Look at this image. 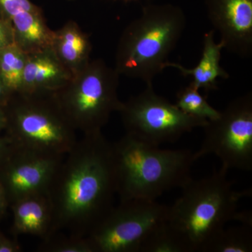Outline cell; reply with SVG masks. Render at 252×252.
Here are the masks:
<instances>
[{"instance_id": "cell-15", "label": "cell", "mask_w": 252, "mask_h": 252, "mask_svg": "<svg viewBox=\"0 0 252 252\" xmlns=\"http://www.w3.org/2000/svg\"><path fill=\"white\" fill-rule=\"evenodd\" d=\"M12 210V233L30 235L45 240L51 234L52 210L46 195H33L10 205Z\"/></svg>"}, {"instance_id": "cell-1", "label": "cell", "mask_w": 252, "mask_h": 252, "mask_svg": "<svg viewBox=\"0 0 252 252\" xmlns=\"http://www.w3.org/2000/svg\"><path fill=\"white\" fill-rule=\"evenodd\" d=\"M116 194L113 144L102 131L82 135L63 158L46 193L52 210L51 235L63 231L88 236L114 206Z\"/></svg>"}, {"instance_id": "cell-3", "label": "cell", "mask_w": 252, "mask_h": 252, "mask_svg": "<svg viewBox=\"0 0 252 252\" xmlns=\"http://www.w3.org/2000/svg\"><path fill=\"white\" fill-rule=\"evenodd\" d=\"M187 19L180 6L148 4L123 32L115 56L119 75L140 79L146 86L165 68L185 32Z\"/></svg>"}, {"instance_id": "cell-26", "label": "cell", "mask_w": 252, "mask_h": 252, "mask_svg": "<svg viewBox=\"0 0 252 252\" xmlns=\"http://www.w3.org/2000/svg\"><path fill=\"white\" fill-rule=\"evenodd\" d=\"M12 94L6 87L2 77L0 74V104L6 105Z\"/></svg>"}, {"instance_id": "cell-27", "label": "cell", "mask_w": 252, "mask_h": 252, "mask_svg": "<svg viewBox=\"0 0 252 252\" xmlns=\"http://www.w3.org/2000/svg\"><path fill=\"white\" fill-rule=\"evenodd\" d=\"M11 144L12 142L7 135H5L4 133L0 135V160L9 150Z\"/></svg>"}, {"instance_id": "cell-28", "label": "cell", "mask_w": 252, "mask_h": 252, "mask_svg": "<svg viewBox=\"0 0 252 252\" xmlns=\"http://www.w3.org/2000/svg\"><path fill=\"white\" fill-rule=\"evenodd\" d=\"M235 220L241 222L242 224L252 226V212L249 211V210H247V211L238 212V214H237Z\"/></svg>"}, {"instance_id": "cell-17", "label": "cell", "mask_w": 252, "mask_h": 252, "mask_svg": "<svg viewBox=\"0 0 252 252\" xmlns=\"http://www.w3.org/2000/svg\"><path fill=\"white\" fill-rule=\"evenodd\" d=\"M252 226L222 228L209 239L200 252H252Z\"/></svg>"}, {"instance_id": "cell-18", "label": "cell", "mask_w": 252, "mask_h": 252, "mask_svg": "<svg viewBox=\"0 0 252 252\" xmlns=\"http://www.w3.org/2000/svg\"><path fill=\"white\" fill-rule=\"evenodd\" d=\"M28 54L16 44L0 49V74L12 94L21 89Z\"/></svg>"}, {"instance_id": "cell-2", "label": "cell", "mask_w": 252, "mask_h": 252, "mask_svg": "<svg viewBox=\"0 0 252 252\" xmlns=\"http://www.w3.org/2000/svg\"><path fill=\"white\" fill-rule=\"evenodd\" d=\"M117 195L120 200H157L162 194L182 188L191 180L196 161L189 149H162L126 133L113 143Z\"/></svg>"}, {"instance_id": "cell-10", "label": "cell", "mask_w": 252, "mask_h": 252, "mask_svg": "<svg viewBox=\"0 0 252 252\" xmlns=\"http://www.w3.org/2000/svg\"><path fill=\"white\" fill-rule=\"evenodd\" d=\"M64 157L12 143L0 160V181L9 207L28 197L46 195Z\"/></svg>"}, {"instance_id": "cell-6", "label": "cell", "mask_w": 252, "mask_h": 252, "mask_svg": "<svg viewBox=\"0 0 252 252\" xmlns=\"http://www.w3.org/2000/svg\"><path fill=\"white\" fill-rule=\"evenodd\" d=\"M119 75L102 59L91 61L55 96L65 117L82 135L100 132L122 105Z\"/></svg>"}, {"instance_id": "cell-5", "label": "cell", "mask_w": 252, "mask_h": 252, "mask_svg": "<svg viewBox=\"0 0 252 252\" xmlns=\"http://www.w3.org/2000/svg\"><path fill=\"white\" fill-rule=\"evenodd\" d=\"M4 134L13 144L65 156L77 143V130L64 115L55 93L13 94L6 104Z\"/></svg>"}, {"instance_id": "cell-22", "label": "cell", "mask_w": 252, "mask_h": 252, "mask_svg": "<svg viewBox=\"0 0 252 252\" xmlns=\"http://www.w3.org/2000/svg\"><path fill=\"white\" fill-rule=\"evenodd\" d=\"M37 7L31 0H0V16L11 21L16 14Z\"/></svg>"}, {"instance_id": "cell-9", "label": "cell", "mask_w": 252, "mask_h": 252, "mask_svg": "<svg viewBox=\"0 0 252 252\" xmlns=\"http://www.w3.org/2000/svg\"><path fill=\"white\" fill-rule=\"evenodd\" d=\"M204 138L195 159L213 154L225 170H252V93L232 100L220 117L204 126Z\"/></svg>"}, {"instance_id": "cell-24", "label": "cell", "mask_w": 252, "mask_h": 252, "mask_svg": "<svg viewBox=\"0 0 252 252\" xmlns=\"http://www.w3.org/2000/svg\"><path fill=\"white\" fill-rule=\"evenodd\" d=\"M22 248L16 240L6 237L0 230V252H21Z\"/></svg>"}, {"instance_id": "cell-31", "label": "cell", "mask_w": 252, "mask_h": 252, "mask_svg": "<svg viewBox=\"0 0 252 252\" xmlns=\"http://www.w3.org/2000/svg\"><path fill=\"white\" fill-rule=\"evenodd\" d=\"M68 1H75V0H68Z\"/></svg>"}, {"instance_id": "cell-8", "label": "cell", "mask_w": 252, "mask_h": 252, "mask_svg": "<svg viewBox=\"0 0 252 252\" xmlns=\"http://www.w3.org/2000/svg\"><path fill=\"white\" fill-rule=\"evenodd\" d=\"M118 112L126 133L160 147L173 143L196 127H203L208 121L187 115L165 97L154 91L153 84L122 102Z\"/></svg>"}, {"instance_id": "cell-21", "label": "cell", "mask_w": 252, "mask_h": 252, "mask_svg": "<svg viewBox=\"0 0 252 252\" xmlns=\"http://www.w3.org/2000/svg\"><path fill=\"white\" fill-rule=\"evenodd\" d=\"M41 252H94L88 236L54 233L42 240L37 248Z\"/></svg>"}, {"instance_id": "cell-7", "label": "cell", "mask_w": 252, "mask_h": 252, "mask_svg": "<svg viewBox=\"0 0 252 252\" xmlns=\"http://www.w3.org/2000/svg\"><path fill=\"white\" fill-rule=\"evenodd\" d=\"M168 215L169 206L157 200H120L88 238L94 252H142Z\"/></svg>"}, {"instance_id": "cell-29", "label": "cell", "mask_w": 252, "mask_h": 252, "mask_svg": "<svg viewBox=\"0 0 252 252\" xmlns=\"http://www.w3.org/2000/svg\"><path fill=\"white\" fill-rule=\"evenodd\" d=\"M6 124H7V115H6V105L0 104V135L4 133Z\"/></svg>"}, {"instance_id": "cell-23", "label": "cell", "mask_w": 252, "mask_h": 252, "mask_svg": "<svg viewBox=\"0 0 252 252\" xmlns=\"http://www.w3.org/2000/svg\"><path fill=\"white\" fill-rule=\"evenodd\" d=\"M12 44H15L12 22L0 16V49Z\"/></svg>"}, {"instance_id": "cell-30", "label": "cell", "mask_w": 252, "mask_h": 252, "mask_svg": "<svg viewBox=\"0 0 252 252\" xmlns=\"http://www.w3.org/2000/svg\"><path fill=\"white\" fill-rule=\"evenodd\" d=\"M124 1H137V0H124Z\"/></svg>"}, {"instance_id": "cell-20", "label": "cell", "mask_w": 252, "mask_h": 252, "mask_svg": "<svg viewBox=\"0 0 252 252\" xmlns=\"http://www.w3.org/2000/svg\"><path fill=\"white\" fill-rule=\"evenodd\" d=\"M142 252H190L188 245L168 220L154 233L142 248Z\"/></svg>"}, {"instance_id": "cell-11", "label": "cell", "mask_w": 252, "mask_h": 252, "mask_svg": "<svg viewBox=\"0 0 252 252\" xmlns=\"http://www.w3.org/2000/svg\"><path fill=\"white\" fill-rule=\"evenodd\" d=\"M207 16L223 49L242 59L252 55V0H205Z\"/></svg>"}, {"instance_id": "cell-19", "label": "cell", "mask_w": 252, "mask_h": 252, "mask_svg": "<svg viewBox=\"0 0 252 252\" xmlns=\"http://www.w3.org/2000/svg\"><path fill=\"white\" fill-rule=\"evenodd\" d=\"M176 106L187 115L212 121L220 117V111L209 104L205 96L200 94L199 89L189 84L182 88L176 96Z\"/></svg>"}, {"instance_id": "cell-4", "label": "cell", "mask_w": 252, "mask_h": 252, "mask_svg": "<svg viewBox=\"0 0 252 252\" xmlns=\"http://www.w3.org/2000/svg\"><path fill=\"white\" fill-rule=\"evenodd\" d=\"M223 167L200 180L191 179L182 194L169 206L168 223L188 245L190 252H200L212 235L235 220L239 201L251 196L252 190L233 189Z\"/></svg>"}, {"instance_id": "cell-12", "label": "cell", "mask_w": 252, "mask_h": 252, "mask_svg": "<svg viewBox=\"0 0 252 252\" xmlns=\"http://www.w3.org/2000/svg\"><path fill=\"white\" fill-rule=\"evenodd\" d=\"M72 78V74L50 48L28 55L22 84L18 93H55Z\"/></svg>"}, {"instance_id": "cell-16", "label": "cell", "mask_w": 252, "mask_h": 252, "mask_svg": "<svg viewBox=\"0 0 252 252\" xmlns=\"http://www.w3.org/2000/svg\"><path fill=\"white\" fill-rule=\"evenodd\" d=\"M15 44L26 54L51 48L54 31L48 26L42 9L22 11L11 19Z\"/></svg>"}, {"instance_id": "cell-13", "label": "cell", "mask_w": 252, "mask_h": 252, "mask_svg": "<svg viewBox=\"0 0 252 252\" xmlns=\"http://www.w3.org/2000/svg\"><path fill=\"white\" fill-rule=\"evenodd\" d=\"M214 35V30L204 34L203 53L196 66L187 68L179 63L167 61L165 68H175L184 77H191L190 84L199 90L203 89L207 94L217 90L218 79H228L230 76L220 64L223 44L220 41L215 42Z\"/></svg>"}, {"instance_id": "cell-14", "label": "cell", "mask_w": 252, "mask_h": 252, "mask_svg": "<svg viewBox=\"0 0 252 252\" xmlns=\"http://www.w3.org/2000/svg\"><path fill=\"white\" fill-rule=\"evenodd\" d=\"M51 49L72 77L91 62L92 51L89 36L74 21H69L54 31Z\"/></svg>"}, {"instance_id": "cell-25", "label": "cell", "mask_w": 252, "mask_h": 252, "mask_svg": "<svg viewBox=\"0 0 252 252\" xmlns=\"http://www.w3.org/2000/svg\"><path fill=\"white\" fill-rule=\"evenodd\" d=\"M8 207H9V202H8L6 193H5L4 187L0 181V221L4 217Z\"/></svg>"}]
</instances>
